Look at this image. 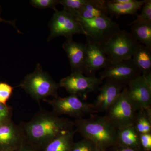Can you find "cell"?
Masks as SVG:
<instances>
[{
	"instance_id": "1",
	"label": "cell",
	"mask_w": 151,
	"mask_h": 151,
	"mask_svg": "<svg viewBox=\"0 0 151 151\" xmlns=\"http://www.w3.org/2000/svg\"><path fill=\"white\" fill-rule=\"evenodd\" d=\"M19 126L25 140L40 151L55 138L73 130L75 127L73 121L45 110L39 111L30 121L22 122Z\"/></svg>"
},
{
	"instance_id": "2",
	"label": "cell",
	"mask_w": 151,
	"mask_h": 151,
	"mask_svg": "<svg viewBox=\"0 0 151 151\" xmlns=\"http://www.w3.org/2000/svg\"><path fill=\"white\" fill-rule=\"evenodd\" d=\"M90 116L87 119H76V132L92 141L100 151H107L117 145L118 129L107 116Z\"/></svg>"
},
{
	"instance_id": "3",
	"label": "cell",
	"mask_w": 151,
	"mask_h": 151,
	"mask_svg": "<svg viewBox=\"0 0 151 151\" xmlns=\"http://www.w3.org/2000/svg\"><path fill=\"white\" fill-rule=\"evenodd\" d=\"M17 86L23 89L34 100L39 102L46 100L50 96L54 98L58 97V89L60 88L58 83L43 71L39 63L35 70L27 75Z\"/></svg>"
},
{
	"instance_id": "4",
	"label": "cell",
	"mask_w": 151,
	"mask_h": 151,
	"mask_svg": "<svg viewBox=\"0 0 151 151\" xmlns=\"http://www.w3.org/2000/svg\"><path fill=\"white\" fill-rule=\"evenodd\" d=\"M138 44L130 33L120 29L101 45L112 64L132 59Z\"/></svg>"
},
{
	"instance_id": "5",
	"label": "cell",
	"mask_w": 151,
	"mask_h": 151,
	"mask_svg": "<svg viewBox=\"0 0 151 151\" xmlns=\"http://www.w3.org/2000/svg\"><path fill=\"white\" fill-rule=\"evenodd\" d=\"M44 101L51 106L52 113L58 116L67 115L76 119L97 112L93 104L83 102L79 97L73 94Z\"/></svg>"
},
{
	"instance_id": "6",
	"label": "cell",
	"mask_w": 151,
	"mask_h": 151,
	"mask_svg": "<svg viewBox=\"0 0 151 151\" xmlns=\"http://www.w3.org/2000/svg\"><path fill=\"white\" fill-rule=\"evenodd\" d=\"M105 116L118 129L133 125L137 111L131 102L125 86Z\"/></svg>"
},
{
	"instance_id": "7",
	"label": "cell",
	"mask_w": 151,
	"mask_h": 151,
	"mask_svg": "<svg viewBox=\"0 0 151 151\" xmlns=\"http://www.w3.org/2000/svg\"><path fill=\"white\" fill-rule=\"evenodd\" d=\"M77 18L86 34V37L101 45L120 29L119 24L108 16L90 19Z\"/></svg>"
},
{
	"instance_id": "8",
	"label": "cell",
	"mask_w": 151,
	"mask_h": 151,
	"mask_svg": "<svg viewBox=\"0 0 151 151\" xmlns=\"http://www.w3.org/2000/svg\"><path fill=\"white\" fill-rule=\"evenodd\" d=\"M49 27L50 33L49 41L59 36L64 37L66 39H72L73 36L77 34L86 35L77 18L64 10L55 11Z\"/></svg>"
},
{
	"instance_id": "9",
	"label": "cell",
	"mask_w": 151,
	"mask_h": 151,
	"mask_svg": "<svg viewBox=\"0 0 151 151\" xmlns=\"http://www.w3.org/2000/svg\"><path fill=\"white\" fill-rule=\"evenodd\" d=\"M103 79L96 76H85L81 72H72L60 80L58 84L70 94L86 97L102 84Z\"/></svg>"
},
{
	"instance_id": "10",
	"label": "cell",
	"mask_w": 151,
	"mask_h": 151,
	"mask_svg": "<svg viewBox=\"0 0 151 151\" xmlns=\"http://www.w3.org/2000/svg\"><path fill=\"white\" fill-rule=\"evenodd\" d=\"M127 84L128 95L137 112L151 107V73L138 76Z\"/></svg>"
},
{
	"instance_id": "11",
	"label": "cell",
	"mask_w": 151,
	"mask_h": 151,
	"mask_svg": "<svg viewBox=\"0 0 151 151\" xmlns=\"http://www.w3.org/2000/svg\"><path fill=\"white\" fill-rule=\"evenodd\" d=\"M140 71L132 59L111 64L100 73V77L125 85L138 76Z\"/></svg>"
},
{
	"instance_id": "12",
	"label": "cell",
	"mask_w": 151,
	"mask_h": 151,
	"mask_svg": "<svg viewBox=\"0 0 151 151\" xmlns=\"http://www.w3.org/2000/svg\"><path fill=\"white\" fill-rule=\"evenodd\" d=\"M86 58L83 73L88 76H95L98 70L105 69L111 65L108 57L100 44L86 37Z\"/></svg>"
},
{
	"instance_id": "13",
	"label": "cell",
	"mask_w": 151,
	"mask_h": 151,
	"mask_svg": "<svg viewBox=\"0 0 151 151\" xmlns=\"http://www.w3.org/2000/svg\"><path fill=\"white\" fill-rule=\"evenodd\" d=\"M20 127L12 121L0 124V150L17 151L24 142Z\"/></svg>"
},
{
	"instance_id": "14",
	"label": "cell",
	"mask_w": 151,
	"mask_h": 151,
	"mask_svg": "<svg viewBox=\"0 0 151 151\" xmlns=\"http://www.w3.org/2000/svg\"><path fill=\"white\" fill-rule=\"evenodd\" d=\"M126 85L114 81L106 80L99 89V93L94 103L97 112H107L119 97Z\"/></svg>"
},
{
	"instance_id": "15",
	"label": "cell",
	"mask_w": 151,
	"mask_h": 151,
	"mask_svg": "<svg viewBox=\"0 0 151 151\" xmlns=\"http://www.w3.org/2000/svg\"><path fill=\"white\" fill-rule=\"evenodd\" d=\"M62 47L67 55L72 72L83 73L86 58V44L74 41L72 39H66Z\"/></svg>"
},
{
	"instance_id": "16",
	"label": "cell",
	"mask_w": 151,
	"mask_h": 151,
	"mask_svg": "<svg viewBox=\"0 0 151 151\" xmlns=\"http://www.w3.org/2000/svg\"><path fill=\"white\" fill-rule=\"evenodd\" d=\"M106 8V1L103 0H88L75 17L77 18L90 19L108 16Z\"/></svg>"
},
{
	"instance_id": "17",
	"label": "cell",
	"mask_w": 151,
	"mask_h": 151,
	"mask_svg": "<svg viewBox=\"0 0 151 151\" xmlns=\"http://www.w3.org/2000/svg\"><path fill=\"white\" fill-rule=\"evenodd\" d=\"M146 0H133L131 2L125 4H115L110 1H106V8L108 14L119 17L124 15H137Z\"/></svg>"
},
{
	"instance_id": "18",
	"label": "cell",
	"mask_w": 151,
	"mask_h": 151,
	"mask_svg": "<svg viewBox=\"0 0 151 151\" xmlns=\"http://www.w3.org/2000/svg\"><path fill=\"white\" fill-rule=\"evenodd\" d=\"M116 145L142 150L140 144L139 134L134 125L118 129Z\"/></svg>"
},
{
	"instance_id": "19",
	"label": "cell",
	"mask_w": 151,
	"mask_h": 151,
	"mask_svg": "<svg viewBox=\"0 0 151 151\" xmlns=\"http://www.w3.org/2000/svg\"><path fill=\"white\" fill-rule=\"evenodd\" d=\"M132 59L142 75L151 73V48L138 43Z\"/></svg>"
},
{
	"instance_id": "20",
	"label": "cell",
	"mask_w": 151,
	"mask_h": 151,
	"mask_svg": "<svg viewBox=\"0 0 151 151\" xmlns=\"http://www.w3.org/2000/svg\"><path fill=\"white\" fill-rule=\"evenodd\" d=\"M76 130H72L55 138L42 151H70L74 144Z\"/></svg>"
},
{
	"instance_id": "21",
	"label": "cell",
	"mask_w": 151,
	"mask_h": 151,
	"mask_svg": "<svg viewBox=\"0 0 151 151\" xmlns=\"http://www.w3.org/2000/svg\"><path fill=\"white\" fill-rule=\"evenodd\" d=\"M131 26V34L135 40L151 48V23H137Z\"/></svg>"
},
{
	"instance_id": "22",
	"label": "cell",
	"mask_w": 151,
	"mask_h": 151,
	"mask_svg": "<svg viewBox=\"0 0 151 151\" xmlns=\"http://www.w3.org/2000/svg\"><path fill=\"white\" fill-rule=\"evenodd\" d=\"M133 125L139 134L151 133V119L144 110L137 112Z\"/></svg>"
},
{
	"instance_id": "23",
	"label": "cell",
	"mask_w": 151,
	"mask_h": 151,
	"mask_svg": "<svg viewBox=\"0 0 151 151\" xmlns=\"http://www.w3.org/2000/svg\"><path fill=\"white\" fill-rule=\"evenodd\" d=\"M88 0H60L59 4L62 5L63 10L75 16L78 11L86 4Z\"/></svg>"
},
{
	"instance_id": "24",
	"label": "cell",
	"mask_w": 151,
	"mask_h": 151,
	"mask_svg": "<svg viewBox=\"0 0 151 151\" xmlns=\"http://www.w3.org/2000/svg\"><path fill=\"white\" fill-rule=\"evenodd\" d=\"M136 15L137 16V19L130 23L129 26H131L137 23H151V0H146L145 2L143 5L140 14Z\"/></svg>"
},
{
	"instance_id": "25",
	"label": "cell",
	"mask_w": 151,
	"mask_h": 151,
	"mask_svg": "<svg viewBox=\"0 0 151 151\" xmlns=\"http://www.w3.org/2000/svg\"><path fill=\"white\" fill-rule=\"evenodd\" d=\"M97 147L92 141L83 139L74 142L70 151H96Z\"/></svg>"
},
{
	"instance_id": "26",
	"label": "cell",
	"mask_w": 151,
	"mask_h": 151,
	"mask_svg": "<svg viewBox=\"0 0 151 151\" xmlns=\"http://www.w3.org/2000/svg\"><path fill=\"white\" fill-rule=\"evenodd\" d=\"M14 87L6 82H0V103L7 105L6 103L10 98Z\"/></svg>"
},
{
	"instance_id": "27",
	"label": "cell",
	"mask_w": 151,
	"mask_h": 151,
	"mask_svg": "<svg viewBox=\"0 0 151 151\" xmlns=\"http://www.w3.org/2000/svg\"><path fill=\"white\" fill-rule=\"evenodd\" d=\"M32 5L36 8L39 9L50 8L55 11L56 9L57 5L59 4V0H32L30 1Z\"/></svg>"
},
{
	"instance_id": "28",
	"label": "cell",
	"mask_w": 151,
	"mask_h": 151,
	"mask_svg": "<svg viewBox=\"0 0 151 151\" xmlns=\"http://www.w3.org/2000/svg\"><path fill=\"white\" fill-rule=\"evenodd\" d=\"M12 109L7 105L0 103V124L12 121Z\"/></svg>"
},
{
	"instance_id": "29",
	"label": "cell",
	"mask_w": 151,
	"mask_h": 151,
	"mask_svg": "<svg viewBox=\"0 0 151 151\" xmlns=\"http://www.w3.org/2000/svg\"><path fill=\"white\" fill-rule=\"evenodd\" d=\"M139 141L143 151H151V133L139 134Z\"/></svg>"
},
{
	"instance_id": "30",
	"label": "cell",
	"mask_w": 151,
	"mask_h": 151,
	"mask_svg": "<svg viewBox=\"0 0 151 151\" xmlns=\"http://www.w3.org/2000/svg\"><path fill=\"white\" fill-rule=\"evenodd\" d=\"M17 151H40L35 147L25 140L20 146Z\"/></svg>"
},
{
	"instance_id": "31",
	"label": "cell",
	"mask_w": 151,
	"mask_h": 151,
	"mask_svg": "<svg viewBox=\"0 0 151 151\" xmlns=\"http://www.w3.org/2000/svg\"><path fill=\"white\" fill-rule=\"evenodd\" d=\"M108 150H109L108 151H144L142 150L126 147H122L118 145H116L113 146Z\"/></svg>"
},
{
	"instance_id": "32",
	"label": "cell",
	"mask_w": 151,
	"mask_h": 151,
	"mask_svg": "<svg viewBox=\"0 0 151 151\" xmlns=\"http://www.w3.org/2000/svg\"><path fill=\"white\" fill-rule=\"evenodd\" d=\"M1 22L8 23L12 25V26H13L14 27H15V24L14 22L4 19H3V18H2L1 17V15H0V23Z\"/></svg>"
},
{
	"instance_id": "33",
	"label": "cell",
	"mask_w": 151,
	"mask_h": 151,
	"mask_svg": "<svg viewBox=\"0 0 151 151\" xmlns=\"http://www.w3.org/2000/svg\"><path fill=\"white\" fill-rule=\"evenodd\" d=\"M96 151H100V150H99V149L98 148H97V150H96Z\"/></svg>"
},
{
	"instance_id": "34",
	"label": "cell",
	"mask_w": 151,
	"mask_h": 151,
	"mask_svg": "<svg viewBox=\"0 0 151 151\" xmlns=\"http://www.w3.org/2000/svg\"><path fill=\"white\" fill-rule=\"evenodd\" d=\"M0 151H2V150H0Z\"/></svg>"
}]
</instances>
